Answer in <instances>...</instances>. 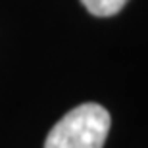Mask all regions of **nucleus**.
Here are the masks:
<instances>
[{"label":"nucleus","mask_w":148,"mask_h":148,"mask_svg":"<svg viewBox=\"0 0 148 148\" xmlns=\"http://www.w3.org/2000/svg\"><path fill=\"white\" fill-rule=\"evenodd\" d=\"M112 117L104 106L87 102L67 112L50 129L44 148H104Z\"/></svg>","instance_id":"f257e3e1"},{"label":"nucleus","mask_w":148,"mask_h":148,"mask_svg":"<svg viewBox=\"0 0 148 148\" xmlns=\"http://www.w3.org/2000/svg\"><path fill=\"white\" fill-rule=\"evenodd\" d=\"M129 0H81V4L87 8L92 16L98 17H110L115 16L117 12L123 10V6Z\"/></svg>","instance_id":"f03ea898"}]
</instances>
